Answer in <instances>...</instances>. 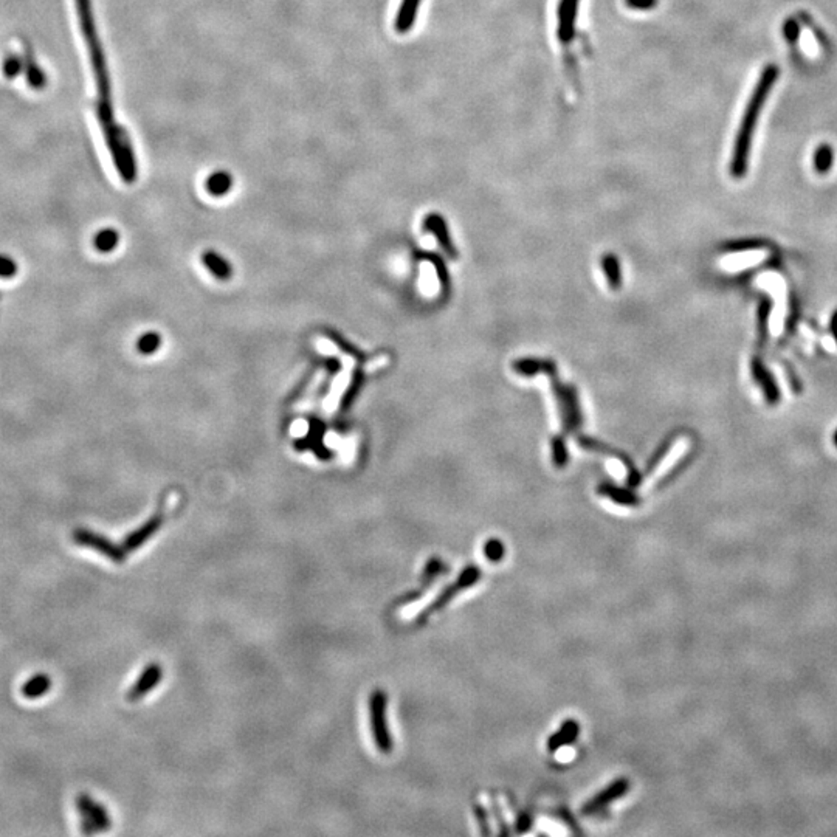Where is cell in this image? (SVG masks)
I'll use <instances>...</instances> for the list:
<instances>
[{
  "instance_id": "5b68a950",
  "label": "cell",
  "mask_w": 837,
  "mask_h": 837,
  "mask_svg": "<svg viewBox=\"0 0 837 837\" xmlns=\"http://www.w3.org/2000/svg\"><path fill=\"white\" fill-rule=\"evenodd\" d=\"M73 540L75 543L79 546L90 547V549H95L99 553H103L104 557L112 560L113 563H123L126 560V553H128L123 547L112 543L104 535L92 532L89 529H77V531L73 532Z\"/></svg>"
},
{
  "instance_id": "6da1fadb",
  "label": "cell",
  "mask_w": 837,
  "mask_h": 837,
  "mask_svg": "<svg viewBox=\"0 0 837 837\" xmlns=\"http://www.w3.org/2000/svg\"><path fill=\"white\" fill-rule=\"evenodd\" d=\"M778 75H780V68L777 66H774V64L767 66L765 70L761 72L758 83H757V86H755L751 99H749L745 115H742V119H741L738 134H736V138H735V146H733V152H732L731 173L736 179H741L747 171V160H749V152H751V146H752L755 126H757L758 115H760L761 109H763L767 97H769L772 86L777 83Z\"/></svg>"
},
{
  "instance_id": "8992f818",
  "label": "cell",
  "mask_w": 837,
  "mask_h": 837,
  "mask_svg": "<svg viewBox=\"0 0 837 837\" xmlns=\"http://www.w3.org/2000/svg\"><path fill=\"white\" fill-rule=\"evenodd\" d=\"M628 791H629V780L628 778H618V780H614V782L609 783L605 789H602L600 792H597V794L593 798H589V800L583 805L582 814L583 816L597 814L603 808H607L609 803H613V802L618 800V798H620L622 796H625Z\"/></svg>"
},
{
  "instance_id": "9c48e42d",
  "label": "cell",
  "mask_w": 837,
  "mask_h": 837,
  "mask_svg": "<svg viewBox=\"0 0 837 837\" xmlns=\"http://www.w3.org/2000/svg\"><path fill=\"white\" fill-rule=\"evenodd\" d=\"M578 0H562L558 10V37L562 42H569L574 37Z\"/></svg>"
},
{
  "instance_id": "d4e9b609",
  "label": "cell",
  "mask_w": 837,
  "mask_h": 837,
  "mask_svg": "<svg viewBox=\"0 0 837 837\" xmlns=\"http://www.w3.org/2000/svg\"><path fill=\"white\" fill-rule=\"evenodd\" d=\"M798 16L802 17V22H803L805 25H807L808 28H811V30L814 31V35H816V37H817V41H819V42L822 43V46H825V43H827V36L823 35L822 31L816 27L814 22L811 21V19H809V16H808V14H805V12H800V14H798Z\"/></svg>"
},
{
  "instance_id": "484cf974",
  "label": "cell",
  "mask_w": 837,
  "mask_h": 837,
  "mask_svg": "<svg viewBox=\"0 0 837 837\" xmlns=\"http://www.w3.org/2000/svg\"><path fill=\"white\" fill-rule=\"evenodd\" d=\"M625 2L633 10H650L658 3V0H625Z\"/></svg>"
},
{
  "instance_id": "7402d4cb",
  "label": "cell",
  "mask_w": 837,
  "mask_h": 837,
  "mask_svg": "<svg viewBox=\"0 0 837 837\" xmlns=\"http://www.w3.org/2000/svg\"><path fill=\"white\" fill-rule=\"evenodd\" d=\"M444 569H445L444 563L440 562V560H437V558H433V560H430V562L426 563L425 571H424V575H422V580H424L425 584H431L434 578L437 577L439 572H442Z\"/></svg>"
},
{
  "instance_id": "ba28073f",
  "label": "cell",
  "mask_w": 837,
  "mask_h": 837,
  "mask_svg": "<svg viewBox=\"0 0 837 837\" xmlns=\"http://www.w3.org/2000/svg\"><path fill=\"white\" fill-rule=\"evenodd\" d=\"M161 678H163L161 667L157 662H150L146 669L140 673V676H138L135 684L129 689L128 695H126L128 701L135 702L138 700H141V698L146 696L149 691H152L154 687H157V685L160 684Z\"/></svg>"
},
{
  "instance_id": "4316f807",
  "label": "cell",
  "mask_w": 837,
  "mask_h": 837,
  "mask_svg": "<svg viewBox=\"0 0 837 837\" xmlns=\"http://www.w3.org/2000/svg\"><path fill=\"white\" fill-rule=\"evenodd\" d=\"M760 257H761V255H749V256H745V257L736 256V257H733L732 261H729V262H731L732 266H745V264H749V262H751V264L752 262H757L760 259Z\"/></svg>"
},
{
  "instance_id": "9a60e30c",
  "label": "cell",
  "mask_w": 837,
  "mask_h": 837,
  "mask_svg": "<svg viewBox=\"0 0 837 837\" xmlns=\"http://www.w3.org/2000/svg\"><path fill=\"white\" fill-rule=\"evenodd\" d=\"M233 186V179L230 174L226 173H216L213 174L206 180V190L211 194V196H225L226 193L231 190Z\"/></svg>"
},
{
  "instance_id": "277c9868",
  "label": "cell",
  "mask_w": 837,
  "mask_h": 837,
  "mask_svg": "<svg viewBox=\"0 0 837 837\" xmlns=\"http://www.w3.org/2000/svg\"><path fill=\"white\" fill-rule=\"evenodd\" d=\"M77 809L81 817V829L84 834H95L107 831L110 828L112 820L107 809L101 803L93 800L89 794L77 796Z\"/></svg>"
},
{
  "instance_id": "3957f363",
  "label": "cell",
  "mask_w": 837,
  "mask_h": 837,
  "mask_svg": "<svg viewBox=\"0 0 837 837\" xmlns=\"http://www.w3.org/2000/svg\"><path fill=\"white\" fill-rule=\"evenodd\" d=\"M386 706L388 696L383 690H374L369 696V721L371 732L375 747L382 754H391L394 749L393 735L389 732L386 721Z\"/></svg>"
},
{
  "instance_id": "2e32d148",
  "label": "cell",
  "mask_w": 837,
  "mask_h": 837,
  "mask_svg": "<svg viewBox=\"0 0 837 837\" xmlns=\"http://www.w3.org/2000/svg\"><path fill=\"white\" fill-rule=\"evenodd\" d=\"M771 309H772V301H771V298L766 297V295H763V297H761V299H760L758 313H757V327H758L760 344H765L766 338H767V321H769Z\"/></svg>"
},
{
  "instance_id": "f1b7e54d",
  "label": "cell",
  "mask_w": 837,
  "mask_h": 837,
  "mask_svg": "<svg viewBox=\"0 0 837 837\" xmlns=\"http://www.w3.org/2000/svg\"><path fill=\"white\" fill-rule=\"evenodd\" d=\"M833 442H834V445H836V446H837V430H836V433H834V436H833Z\"/></svg>"
},
{
  "instance_id": "cb8c5ba5",
  "label": "cell",
  "mask_w": 837,
  "mask_h": 837,
  "mask_svg": "<svg viewBox=\"0 0 837 837\" xmlns=\"http://www.w3.org/2000/svg\"><path fill=\"white\" fill-rule=\"evenodd\" d=\"M16 264L10 257L0 256V276L2 278H11V276L16 275Z\"/></svg>"
},
{
  "instance_id": "ffe728a7",
  "label": "cell",
  "mask_w": 837,
  "mask_h": 837,
  "mask_svg": "<svg viewBox=\"0 0 837 837\" xmlns=\"http://www.w3.org/2000/svg\"><path fill=\"white\" fill-rule=\"evenodd\" d=\"M484 557H486V560L490 563H500L501 560L506 557L504 544H502L498 538L489 540L487 543L484 544Z\"/></svg>"
},
{
  "instance_id": "44dd1931",
  "label": "cell",
  "mask_w": 837,
  "mask_h": 837,
  "mask_svg": "<svg viewBox=\"0 0 837 837\" xmlns=\"http://www.w3.org/2000/svg\"><path fill=\"white\" fill-rule=\"evenodd\" d=\"M783 36L789 42V46L794 47L798 37H800V23L796 17H788L783 23Z\"/></svg>"
},
{
  "instance_id": "7c38bea8",
  "label": "cell",
  "mask_w": 837,
  "mask_h": 837,
  "mask_svg": "<svg viewBox=\"0 0 837 837\" xmlns=\"http://www.w3.org/2000/svg\"><path fill=\"white\" fill-rule=\"evenodd\" d=\"M202 262L206 267V270H208L213 276H216L217 279L226 281L228 278H231V275H233L231 264L226 261L222 255L216 253V251H211V250L205 251V253L202 255Z\"/></svg>"
},
{
  "instance_id": "83f0119b",
  "label": "cell",
  "mask_w": 837,
  "mask_h": 837,
  "mask_svg": "<svg viewBox=\"0 0 837 837\" xmlns=\"http://www.w3.org/2000/svg\"><path fill=\"white\" fill-rule=\"evenodd\" d=\"M829 327H831L833 338H834V342H836V344H837V311H834V313H833V317H831V324H829Z\"/></svg>"
},
{
  "instance_id": "603a6c76",
  "label": "cell",
  "mask_w": 837,
  "mask_h": 837,
  "mask_svg": "<svg viewBox=\"0 0 837 837\" xmlns=\"http://www.w3.org/2000/svg\"><path fill=\"white\" fill-rule=\"evenodd\" d=\"M473 811H475V816H476L477 822H480L481 833H482V834H490V833H492V831H490V828H489L487 813H486V809H484L482 805H480V803H475V805H473Z\"/></svg>"
},
{
  "instance_id": "d6986e66",
  "label": "cell",
  "mask_w": 837,
  "mask_h": 837,
  "mask_svg": "<svg viewBox=\"0 0 837 837\" xmlns=\"http://www.w3.org/2000/svg\"><path fill=\"white\" fill-rule=\"evenodd\" d=\"M160 344H161V337L159 335V333L146 332V333H143L140 338H138L137 349L140 351L143 355H150L160 348Z\"/></svg>"
},
{
  "instance_id": "7a4b0ae2",
  "label": "cell",
  "mask_w": 837,
  "mask_h": 837,
  "mask_svg": "<svg viewBox=\"0 0 837 837\" xmlns=\"http://www.w3.org/2000/svg\"><path fill=\"white\" fill-rule=\"evenodd\" d=\"M481 580V569L476 568V566H467L461 574L457 575L455 583L446 584V587L440 591V593L434 597V600H431L430 605L426 608L422 609V613L417 616V624L422 625L425 624V622L431 618L434 613L440 611V609H444L449 603L457 597L464 591H467L469 588L473 587L477 582Z\"/></svg>"
},
{
  "instance_id": "52a82bcc",
  "label": "cell",
  "mask_w": 837,
  "mask_h": 837,
  "mask_svg": "<svg viewBox=\"0 0 837 837\" xmlns=\"http://www.w3.org/2000/svg\"><path fill=\"white\" fill-rule=\"evenodd\" d=\"M751 371H752L755 382H757L758 386L761 388V393H763L767 404L777 405L780 402V397H782V394H780V388L777 385L776 379H774L772 373L767 369L763 360H760L758 357H754L751 362Z\"/></svg>"
},
{
  "instance_id": "4fadbf2b",
  "label": "cell",
  "mask_w": 837,
  "mask_h": 837,
  "mask_svg": "<svg viewBox=\"0 0 837 837\" xmlns=\"http://www.w3.org/2000/svg\"><path fill=\"white\" fill-rule=\"evenodd\" d=\"M50 687H52V679L48 678V675L37 673L22 685V695L28 700H37V698L48 693Z\"/></svg>"
},
{
  "instance_id": "e0dca14e",
  "label": "cell",
  "mask_w": 837,
  "mask_h": 837,
  "mask_svg": "<svg viewBox=\"0 0 837 837\" xmlns=\"http://www.w3.org/2000/svg\"><path fill=\"white\" fill-rule=\"evenodd\" d=\"M834 161V152L833 148L829 146V144H820L819 148L816 149L814 152V168L816 171L819 174H827L829 173V169L833 166Z\"/></svg>"
},
{
  "instance_id": "8fae6325",
  "label": "cell",
  "mask_w": 837,
  "mask_h": 837,
  "mask_svg": "<svg viewBox=\"0 0 837 837\" xmlns=\"http://www.w3.org/2000/svg\"><path fill=\"white\" fill-rule=\"evenodd\" d=\"M578 733H580V725H578V721L566 720L563 725L560 726L558 731L551 735V738L547 740V751L551 754L558 752L560 749L572 745V742L577 740Z\"/></svg>"
},
{
  "instance_id": "30bf717a",
  "label": "cell",
  "mask_w": 837,
  "mask_h": 837,
  "mask_svg": "<svg viewBox=\"0 0 837 837\" xmlns=\"http://www.w3.org/2000/svg\"><path fill=\"white\" fill-rule=\"evenodd\" d=\"M161 521L163 520H161L160 515H155V517L148 520L146 523H144L143 526H140V527L137 529V531L129 533L128 537L124 538V541H123V549L126 552H134L135 549H138V547L143 546L150 537H152L154 533L159 532V529L161 526Z\"/></svg>"
},
{
  "instance_id": "5bb4252c",
  "label": "cell",
  "mask_w": 837,
  "mask_h": 837,
  "mask_svg": "<svg viewBox=\"0 0 837 837\" xmlns=\"http://www.w3.org/2000/svg\"><path fill=\"white\" fill-rule=\"evenodd\" d=\"M419 5L420 0H404V2H402L397 17H395V28H397L399 33H406V31L413 27Z\"/></svg>"
},
{
  "instance_id": "ac0fdd59",
  "label": "cell",
  "mask_w": 837,
  "mask_h": 837,
  "mask_svg": "<svg viewBox=\"0 0 837 837\" xmlns=\"http://www.w3.org/2000/svg\"><path fill=\"white\" fill-rule=\"evenodd\" d=\"M118 241H119L118 233L113 228H106V230L99 231L95 236V247L99 251H103V253H109V251H112L117 247Z\"/></svg>"
}]
</instances>
